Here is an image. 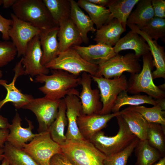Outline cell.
Wrapping results in <instances>:
<instances>
[{
    "mask_svg": "<svg viewBox=\"0 0 165 165\" xmlns=\"http://www.w3.org/2000/svg\"><path fill=\"white\" fill-rule=\"evenodd\" d=\"M80 77L60 70H51L50 75L36 76L35 81L44 85L38 89L45 97L52 100H60L66 96L74 94L79 96V92L75 88L80 85Z\"/></svg>",
    "mask_w": 165,
    "mask_h": 165,
    "instance_id": "6da1fadb",
    "label": "cell"
},
{
    "mask_svg": "<svg viewBox=\"0 0 165 165\" xmlns=\"http://www.w3.org/2000/svg\"><path fill=\"white\" fill-rule=\"evenodd\" d=\"M60 145L62 154L73 165H105L106 156L88 140H67Z\"/></svg>",
    "mask_w": 165,
    "mask_h": 165,
    "instance_id": "7a4b0ae2",
    "label": "cell"
},
{
    "mask_svg": "<svg viewBox=\"0 0 165 165\" xmlns=\"http://www.w3.org/2000/svg\"><path fill=\"white\" fill-rule=\"evenodd\" d=\"M19 19L41 29L56 26L42 0H16L12 7Z\"/></svg>",
    "mask_w": 165,
    "mask_h": 165,
    "instance_id": "3957f363",
    "label": "cell"
},
{
    "mask_svg": "<svg viewBox=\"0 0 165 165\" xmlns=\"http://www.w3.org/2000/svg\"><path fill=\"white\" fill-rule=\"evenodd\" d=\"M116 117L119 129L115 135L107 136L103 131L101 130L89 140L106 156L121 151L136 137L130 131L121 115Z\"/></svg>",
    "mask_w": 165,
    "mask_h": 165,
    "instance_id": "277c9868",
    "label": "cell"
},
{
    "mask_svg": "<svg viewBox=\"0 0 165 165\" xmlns=\"http://www.w3.org/2000/svg\"><path fill=\"white\" fill-rule=\"evenodd\" d=\"M142 56L143 64L141 70L138 73L131 74L128 80L127 91L134 94L145 93L156 99L165 98L164 92L156 86L153 82L152 71L154 66L150 52Z\"/></svg>",
    "mask_w": 165,
    "mask_h": 165,
    "instance_id": "5b68a950",
    "label": "cell"
},
{
    "mask_svg": "<svg viewBox=\"0 0 165 165\" xmlns=\"http://www.w3.org/2000/svg\"><path fill=\"white\" fill-rule=\"evenodd\" d=\"M45 66L49 69L62 70L76 76L83 72L94 76L98 67L85 60L72 47L60 52Z\"/></svg>",
    "mask_w": 165,
    "mask_h": 165,
    "instance_id": "8992f818",
    "label": "cell"
},
{
    "mask_svg": "<svg viewBox=\"0 0 165 165\" xmlns=\"http://www.w3.org/2000/svg\"><path fill=\"white\" fill-rule=\"evenodd\" d=\"M141 69L139 58L134 53H129L124 55L117 53L98 65L97 72L94 76L112 79L120 76L125 72L131 75L137 74Z\"/></svg>",
    "mask_w": 165,
    "mask_h": 165,
    "instance_id": "52a82bcc",
    "label": "cell"
},
{
    "mask_svg": "<svg viewBox=\"0 0 165 165\" xmlns=\"http://www.w3.org/2000/svg\"><path fill=\"white\" fill-rule=\"evenodd\" d=\"M38 134L28 143L24 144L22 149L39 165H50L53 156L62 154L61 146L52 139L49 131Z\"/></svg>",
    "mask_w": 165,
    "mask_h": 165,
    "instance_id": "ba28073f",
    "label": "cell"
},
{
    "mask_svg": "<svg viewBox=\"0 0 165 165\" xmlns=\"http://www.w3.org/2000/svg\"><path fill=\"white\" fill-rule=\"evenodd\" d=\"M90 76L97 83L100 92V101L102 105L100 114H110L119 94L127 88L126 76L123 74L120 77L107 79L102 76Z\"/></svg>",
    "mask_w": 165,
    "mask_h": 165,
    "instance_id": "9c48e42d",
    "label": "cell"
},
{
    "mask_svg": "<svg viewBox=\"0 0 165 165\" xmlns=\"http://www.w3.org/2000/svg\"><path fill=\"white\" fill-rule=\"evenodd\" d=\"M60 100H52L44 96L34 98L22 108L31 111L36 116L38 123V133L49 131L57 116Z\"/></svg>",
    "mask_w": 165,
    "mask_h": 165,
    "instance_id": "30bf717a",
    "label": "cell"
},
{
    "mask_svg": "<svg viewBox=\"0 0 165 165\" xmlns=\"http://www.w3.org/2000/svg\"><path fill=\"white\" fill-rule=\"evenodd\" d=\"M10 16L12 24L8 35L16 49L17 57L19 58L24 56L29 42L39 34L41 29L20 20L13 13H11Z\"/></svg>",
    "mask_w": 165,
    "mask_h": 165,
    "instance_id": "8fae6325",
    "label": "cell"
},
{
    "mask_svg": "<svg viewBox=\"0 0 165 165\" xmlns=\"http://www.w3.org/2000/svg\"><path fill=\"white\" fill-rule=\"evenodd\" d=\"M80 85L82 90L79 96L82 106V113L83 115L100 114L102 107L100 101L99 90L91 88L92 79L90 75L82 72Z\"/></svg>",
    "mask_w": 165,
    "mask_h": 165,
    "instance_id": "7c38bea8",
    "label": "cell"
},
{
    "mask_svg": "<svg viewBox=\"0 0 165 165\" xmlns=\"http://www.w3.org/2000/svg\"><path fill=\"white\" fill-rule=\"evenodd\" d=\"M42 56L39 35H37L29 42L25 53L22 57L25 75L33 77L48 74L49 69L41 63Z\"/></svg>",
    "mask_w": 165,
    "mask_h": 165,
    "instance_id": "4fadbf2b",
    "label": "cell"
},
{
    "mask_svg": "<svg viewBox=\"0 0 165 165\" xmlns=\"http://www.w3.org/2000/svg\"><path fill=\"white\" fill-rule=\"evenodd\" d=\"M22 61V57L13 68L15 74L11 83L8 84L6 80L0 79V85L4 86L7 90L5 97L0 101V111L2 106L8 102H12L16 109H20L29 104L34 99L31 95L22 93L15 86V82L18 77L25 75Z\"/></svg>",
    "mask_w": 165,
    "mask_h": 165,
    "instance_id": "5bb4252c",
    "label": "cell"
},
{
    "mask_svg": "<svg viewBox=\"0 0 165 165\" xmlns=\"http://www.w3.org/2000/svg\"><path fill=\"white\" fill-rule=\"evenodd\" d=\"M123 112L122 110L106 115L82 114L77 119L79 130L84 138L89 140L95 134L105 127L111 119L121 115Z\"/></svg>",
    "mask_w": 165,
    "mask_h": 165,
    "instance_id": "9a60e30c",
    "label": "cell"
},
{
    "mask_svg": "<svg viewBox=\"0 0 165 165\" xmlns=\"http://www.w3.org/2000/svg\"><path fill=\"white\" fill-rule=\"evenodd\" d=\"M64 99L66 105V113L68 124L65 134L67 140L84 139L79 130L77 123L78 118L82 114L81 104L79 97L69 94Z\"/></svg>",
    "mask_w": 165,
    "mask_h": 165,
    "instance_id": "2e32d148",
    "label": "cell"
},
{
    "mask_svg": "<svg viewBox=\"0 0 165 165\" xmlns=\"http://www.w3.org/2000/svg\"><path fill=\"white\" fill-rule=\"evenodd\" d=\"M25 119L28 124L27 128L22 127V119L18 112H16L9 128V132L7 139V141L11 145L20 149H22L24 144L31 141L39 134L32 133L34 127L32 122L26 118Z\"/></svg>",
    "mask_w": 165,
    "mask_h": 165,
    "instance_id": "e0dca14e",
    "label": "cell"
},
{
    "mask_svg": "<svg viewBox=\"0 0 165 165\" xmlns=\"http://www.w3.org/2000/svg\"><path fill=\"white\" fill-rule=\"evenodd\" d=\"M72 47L87 61L98 66L116 54L113 47L102 43L87 46L73 45Z\"/></svg>",
    "mask_w": 165,
    "mask_h": 165,
    "instance_id": "ac0fdd59",
    "label": "cell"
},
{
    "mask_svg": "<svg viewBox=\"0 0 165 165\" xmlns=\"http://www.w3.org/2000/svg\"><path fill=\"white\" fill-rule=\"evenodd\" d=\"M131 30L137 33L145 40L149 47L150 52L153 58L152 60L156 70L152 72L153 79H165V53L164 47L159 45L157 41L154 40L140 30L134 24H127Z\"/></svg>",
    "mask_w": 165,
    "mask_h": 165,
    "instance_id": "d6986e66",
    "label": "cell"
},
{
    "mask_svg": "<svg viewBox=\"0 0 165 165\" xmlns=\"http://www.w3.org/2000/svg\"><path fill=\"white\" fill-rule=\"evenodd\" d=\"M59 25L41 29L39 35L42 56L41 64L44 66L55 58L60 53L57 34Z\"/></svg>",
    "mask_w": 165,
    "mask_h": 165,
    "instance_id": "ffe728a7",
    "label": "cell"
},
{
    "mask_svg": "<svg viewBox=\"0 0 165 165\" xmlns=\"http://www.w3.org/2000/svg\"><path fill=\"white\" fill-rule=\"evenodd\" d=\"M57 34L60 52L83 42L80 33L70 17L61 20Z\"/></svg>",
    "mask_w": 165,
    "mask_h": 165,
    "instance_id": "44dd1931",
    "label": "cell"
},
{
    "mask_svg": "<svg viewBox=\"0 0 165 165\" xmlns=\"http://www.w3.org/2000/svg\"><path fill=\"white\" fill-rule=\"evenodd\" d=\"M113 48L116 54L122 50H133L134 54L139 58L150 52L148 46L144 38L131 30L120 38Z\"/></svg>",
    "mask_w": 165,
    "mask_h": 165,
    "instance_id": "7402d4cb",
    "label": "cell"
},
{
    "mask_svg": "<svg viewBox=\"0 0 165 165\" xmlns=\"http://www.w3.org/2000/svg\"><path fill=\"white\" fill-rule=\"evenodd\" d=\"M126 31L121 23L114 18L100 28L96 29L94 40L97 43L103 44L112 46L120 39L121 35Z\"/></svg>",
    "mask_w": 165,
    "mask_h": 165,
    "instance_id": "603a6c76",
    "label": "cell"
},
{
    "mask_svg": "<svg viewBox=\"0 0 165 165\" xmlns=\"http://www.w3.org/2000/svg\"><path fill=\"white\" fill-rule=\"evenodd\" d=\"M70 17L78 30L83 42L87 44L89 41L88 32L90 31L94 33L96 29L89 16L82 11L77 2L74 0H70Z\"/></svg>",
    "mask_w": 165,
    "mask_h": 165,
    "instance_id": "cb8c5ba5",
    "label": "cell"
},
{
    "mask_svg": "<svg viewBox=\"0 0 165 165\" xmlns=\"http://www.w3.org/2000/svg\"><path fill=\"white\" fill-rule=\"evenodd\" d=\"M121 115L130 130L139 140H146L148 123L137 112L125 108Z\"/></svg>",
    "mask_w": 165,
    "mask_h": 165,
    "instance_id": "d4e9b609",
    "label": "cell"
},
{
    "mask_svg": "<svg viewBox=\"0 0 165 165\" xmlns=\"http://www.w3.org/2000/svg\"><path fill=\"white\" fill-rule=\"evenodd\" d=\"M135 9L129 16L127 24L135 25L140 29L147 24L154 17L151 0H139Z\"/></svg>",
    "mask_w": 165,
    "mask_h": 165,
    "instance_id": "484cf974",
    "label": "cell"
},
{
    "mask_svg": "<svg viewBox=\"0 0 165 165\" xmlns=\"http://www.w3.org/2000/svg\"><path fill=\"white\" fill-rule=\"evenodd\" d=\"M139 1L111 0L106 6L108 7L111 13L109 21L114 18L116 19L126 29L127 19L133 9Z\"/></svg>",
    "mask_w": 165,
    "mask_h": 165,
    "instance_id": "4316f807",
    "label": "cell"
},
{
    "mask_svg": "<svg viewBox=\"0 0 165 165\" xmlns=\"http://www.w3.org/2000/svg\"><path fill=\"white\" fill-rule=\"evenodd\" d=\"M66 110L65 102L63 98L60 100L57 116L49 130L52 139L60 145L67 140L64 133L65 127L68 124Z\"/></svg>",
    "mask_w": 165,
    "mask_h": 165,
    "instance_id": "83f0119b",
    "label": "cell"
},
{
    "mask_svg": "<svg viewBox=\"0 0 165 165\" xmlns=\"http://www.w3.org/2000/svg\"><path fill=\"white\" fill-rule=\"evenodd\" d=\"M77 3L88 14L97 29L109 22L111 13L108 8L94 4L88 0H79Z\"/></svg>",
    "mask_w": 165,
    "mask_h": 165,
    "instance_id": "f1b7e54d",
    "label": "cell"
},
{
    "mask_svg": "<svg viewBox=\"0 0 165 165\" xmlns=\"http://www.w3.org/2000/svg\"><path fill=\"white\" fill-rule=\"evenodd\" d=\"M134 150L137 158L134 165H152L163 158L146 140H139Z\"/></svg>",
    "mask_w": 165,
    "mask_h": 165,
    "instance_id": "f546056e",
    "label": "cell"
},
{
    "mask_svg": "<svg viewBox=\"0 0 165 165\" xmlns=\"http://www.w3.org/2000/svg\"><path fill=\"white\" fill-rule=\"evenodd\" d=\"M144 104L153 106L157 105L156 100L147 95L138 94L129 96L127 91L124 90L120 93L118 96L112 112L113 113L119 112L121 108L124 105L138 106Z\"/></svg>",
    "mask_w": 165,
    "mask_h": 165,
    "instance_id": "4dcf8cb0",
    "label": "cell"
},
{
    "mask_svg": "<svg viewBox=\"0 0 165 165\" xmlns=\"http://www.w3.org/2000/svg\"><path fill=\"white\" fill-rule=\"evenodd\" d=\"M3 149L4 158L10 165H39L26 152L14 147L7 141Z\"/></svg>",
    "mask_w": 165,
    "mask_h": 165,
    "instance_id": "1f68e13d",
    "label": "cell"
},
{
    "mask_svg": "<svg viewBox=\"0 0 165 165\" xmlns=\"http://www.w3.org/2000/svg\"><path fill=\"white\" fill-rule=\"evenodd\" d=\"M165 125L148 123L146 140L149 144L157 150L163 157H165Z\"/></svg>",
    "mask_w": 165,
    "mask_h": 165,
    "instance_id": "d6a6232c",
    "label": "cell"
},
{
    "mask_svg": "<svg viewBox=\"0 0 165 165\" xmlns=\"http://www.w3.org/2000/svg\"><path fill=\"white\" fill-rule=\"evenodd\" d=\"M54 24L58 25L62 20L70 17V0H42Z\"/></svg>",
    "mask_w": 165,
    "mask_h": 165,
    "instance_id": "836d02e7",
    "label": "cell"
},
{
    "mask_svg": "<svg viewBox=\"0 0 165 165\" xmlns=\"http://www.w3.org/2000/svg\"><path fill=\"white\" fill-rule=\"evenodd\" d=\"M140 113L148 123L165 125V112L158 105L147 108L143 106H130L126 108Z\"/></svg>",
    "mask_w": 165,
    "mask_h": 165,
    "instance_id": "e575fe53",
    "label": "cell"
},
{
    "mask_svg": "<svg viewBox=\"0 0 165 165\" xmlns=\"http://www.w3.org/2000/svg\"><path fill=\"white\" fill-rule=\"evenodd\" d=\"M139 141L137 137L126 148L116 153L106 156L105 165H126L129 157Z\"/></svg>",
    "mask_w": 165,
    "mask_h": 165,
    "instance_id": "d590c367",
    "label": "cell"
},
{
    "mask_svg": "<svg viewBox=\"0 0 165 165\" xmlns=\"http://www.w3.org/2000/svg\"><path fill=\"white\" fill-rule=\"evenodd\" d=\"M152 39L157 41L165 35V19L154 16L147 24L139 29Z\"/></svg>",
    "mask_w": 165,
    "mask_h": 165,
    "instance_id": "8d00e7d4",
    "label": "cell"
},
{
    "mask_svg": "<svg viewBox=\"0 0 165 165\" xmlns=\"http://www.w3.org/2000/svg\"><path fill=\"white\" fill-rule=\"evenodd\" d=\"M17 54L16 49L12 42L0 40V67L7 65Z\"/></svg>",
    "mask_w": 165,
    "mask_h": 165,
    "instance_id": "74e56055",
    "label": "cell"
},
{
    "mask_svg": "<svg viewBox=\"0 0 165 165\" xmlns=\"http://www.w3.org/2000/svg\"><path fill=\"white\" fill-rule=\"evenodd\" d=\"M12 24V20L3 17L0 13V32L2 34V38L8 41L10 38L8 31Z\"/></svg>",
    "mask_w": 165,
    "mask_h": 165,
    "instance_id": "f35d334b",
    "label": "cell"
},
{
    "mask_svg": "<svg viewBox=\"0 0 165 165\" xmlns=\"http://www.w3.org/2000/svg\"><path fill=\"white\" fill-rule=\"evenodd\" d=\"M154 16L164 18L165 17V1L151 0Z\"/></svg>",
    "mask_w": 165,
    "mask_h": 165,
    "instance_id": "ab89813d",
    "label": "cell"
},
{
    "mask_svg": "<svg viewBox=\"0 0 165 165\" xmlns=\"http://www.w3.org/2000/svg\"><path fill=\"white\" fill-rule=\"evenodd\" d=\"M50 165H73L62 154H58L53 156L50 160Z\"/></svg>",
    "mask_w": 165,
    "mask_h": 165,
    "instance_id": "60d3db41",
    "label": "cell"
},
{
    "mask_svg": "<svg viewBox=\"0 0 165 165\" xmlns=\"http://www.w3.org/2000/svg\"><path fill=\"white\" fill-rule=\"evenodd\" d=\"M9 132V129H0V147H3Z\"/></svg>",
    "mask_w": 165,
    "mask_h": 165,
    "instance_id": "b9f144b4",
    "label": "cell"
},
{
    "mask_svg": "<svg viewBox=\"0 0 165 165\" xmlns=\"http://www.w3.org/2000/svg\"><path fill=\"white\" fill-rule=\"evenodd\" d=\"M10 125L8 119L0 115V129H9Z\"/></svg>",
    "mask_w": 165,
    "mask_h": 165,
    "instance_id": "7bdbcfd3",
    "label": "cell"
},
{
    "mask_svg": "<svg viewBox=\"0 0 165 165\" xmlns=\"http://www.w3.org/2000/svg\"><path fill=\"white\" fill-rule=\"evenodd\" d=\"M90 2L95 5L106 7L110 2L111 0H88Z\"/></svg>",
    "mask_w": 165,
    "mask_h": 165,
    "instance_id": "ee69618b",
    "label": "cell"
},
{
    "mask_svg": "<svg viewBox=\"0 0 165 165\" xmlns=\"http://www.w3.org/2000/svg\"><path fill=\"white\" fill-rule=\"evenodd\" d=\"M16 0H3V8L7 9L12 7L15 2Z\"/></svg>",
    "mask_w": 165,
    "mask_h": 165,
    "instance_id": "f6af8a7d",
    "label": "cell"
},
{
    "mask_svg": "<svg viewBox=\"0 0 165 165\" xmlns=\"http://www.w3.org/2000/svg\"><path fill=\"white\" fill-rule=\"evenodd\" d=\"M157 105L161 108L163 110H165V99H158L156 100Z\"/></svg>",
    "mask_w": 165,
    "mask_h": 165,
    "instance_id": "bcb514c9",
    "label": "cell"
},
{
    "mask_svg": "<svg viewBox=\"0 0 165 165\" xmlns=\"http://www.w3.org/2000/svg\"><path fill=\"white\" fill-rule=\"evenodd\" d=\"M154 165H165V157L161 158Z\"/></svg>",
    "mask_w": 165,
    "mask_h": 165,
    "instance_id": "7dc6e473",
    "label": "cell"
},
{
    "mask_svg": "<svg viewBox=\"0 0 165 165\" xmlns=\"http://www.w3.org/2000/svg\"><path fill=\"white\" fill-rule=\"evenodd\" d=\"M4 152L3 147H0V160H2L4 158L3 156Z\"/></svg>",
    "mask_w": 165,
    "mask_h": 165,
    "instance_id": "c3c4849f",
    "label": "cell"
},
{
    "mask_svg": "<svg viewBox=\"0 0 165 165\" xmlns=\"http://www.w3.org/2000/svg\"><path fill=\"white\" fill-rule=\"evenodd\" d=\"M1 165H10L8 161L5 158L2 160V164Z\"/></svg>",
    "mask_w": 165,
    "mask_h": 165,
    "instance_id": "681fc988",
    "label": "cell"
},
{
    "mask_svg": "<svg viewBox=\"0 0 165 165\" xmlns=\"http://www.w3.org/2000/svg\"><path fill=\"white\" fill-rule=\"evenodd\" d=\"M2 72L1 70H0V79L2 78Z\"/></svg>",
    "mask_w": 165,
    "mask_h": 165,
    "instance_id": "f907efd6",
    "label": "cell"
},
{
    "mask_svg": "<svg viewBox=\"0 0 165 165\" xmlns=\"http://www.w3.org/2000/svg\"><path fill=\"white\" fill-rule=\"evenodd\" d=\"M3 0H0V6L2 4Z\"/></svg>",
    "mask_w": 165,
    "mask_h": 165,
    "instance_id": "816d5d0a",
    "label": "cell"
}]
</instances>
